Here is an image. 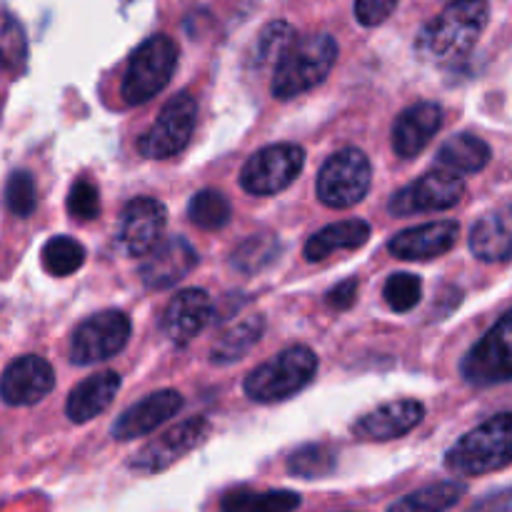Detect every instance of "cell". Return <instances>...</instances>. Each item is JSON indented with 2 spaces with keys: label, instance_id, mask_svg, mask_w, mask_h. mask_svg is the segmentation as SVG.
<instances>
[{
  "label": "cell",
  "instance_id": "obj_37",
  "mask_svg": "<svg viewBox=\"0 0 512 512\" xmlns=\"http://www.w3.org/2000/svg\"><path fill=\"white\" fill-rule=\"evenodd\" d=\"M400 0H355L353 10L355 18L365 28H375V25L385 23V20L393 15V10L398 8Z\"/></svg>",
  "mask_w": 512,
  "mask_h": 512
},
{
  "label": "cell",
  "instance_id": "obj_28",
  "mask_svg": "<svg viewBox=\"0 0 512 512\" xmlns=\"http://www.w3.org/2000/svg\"><path fill=\"white\" fill-rule=\"evenodd\" d=\"M280 255V240L275 235H250L230 255V265L245 275L260 273Z\"/></svg>",
  "mask_w": 512,
  "mask_h": 512
},
{
  "label": "cell",
  "instance_id": "obj_26",
  "mask_svg": "<svg viewBox=\"0 0 512 512\" xmlns=\"http://www.w3.org/2000/svg\"><path fill=\"white\" fill-rule=\"evenodd\" d=\"M300 495L293 490H230L220 500V512H293Z\"/></svg>",
  "mask_w": 512,
  "mask_h": 512
},
{
  "label": "cell",
  "instance_id": "obj_20",
  "mask_svg": "<svg viewBox=\"0 0 512 512\" xmlns=\"http://www.w3.org/2000/svg\"><path fill=\"white\" fill-rule=\"evenodd\" d=\"M443 125V108L438 103H415L395 118L393 150L400 158H415L428 148Z\"/></svg>",
  "mask_w": 512,
  "mask_h": 512
},
{
  "label": "cell",
  "instance_id": "obj_14",
  "mask_svg": "<svg viewBox=\"0 0 512 512\" xmlns=\"http://www.w3.org/2000/svg\"><path fill=\"white\" fill-rule=\"evenodd\" d=\"M53 388L55 370L40 355H23V358L13 360L0 375V398L13 408L40 403Z\"/></svg>",
  "mask_w": 512,
  "mask_h": 512
},
{
  "label": "cell",
  "instance_id": "obj_35",
  "mask_svg": "<svg viewBox=\"0 0 512 512\" xmlns=\"http://www.w3.org/2000/svg\"><path fill=\"white\" fill-rule=\"evenodd\" d=\"M35 180L28 170H15L5 185V205L15 218H30L35 210Z\"/></svg>",
  "mask_w": 512,
  "mask_h": 512
},
{
  "label": "cell",
  "instance_id": "obj_31",
  "mask_svg": "<svg viewBox=\"0 0 512 512\" xmlns=\"http://www.w3.org/2000/svg\"><path fill=\"white\" fill-rule=\"evenodd\" d=\"M85 248L75 238L68 235H55L43 248V268L55 278L73 275L75 270L83 268Z\"/></svg>",
  "mask_w": 512,
  "mask_h": 512
},
{
  "label": "cell",
  "instance_id": "obj_2",
  "mask_svg": "<svg viewBox=\"0 0 512 512\" xmlns=\"http://www.w3.org/2000/svg\"><path fill=\"white\" fill-rule=\"evenodd\" d=\"M338 60V43L328 33H313L295 40L275 65L270 93L278 100H293L318 88Z\"/></svg>",
  "mask_w": 512,
  "mask_h": 512
},
{
  "label": "cell",
  "instance_id": "obj_24",
  "mask_svg": "<svg viewBox=\"0 0 512 512\" xmlns=\"http://www.w3.org/2000/svg\"><path fill=\"white\" fill-rule=\"evenodd\" d=\"M438 165L453 175L480 173L490 163V145L470 133L445 140L438 150Z\"/></svg>",
  "mask_w": 512,
  "mask_h": 512
},
{
  "label": "cell",
  "instance_id": "obj_13",
  "mask_svg": "<svg viewBox=\"0 0 512 512\" xmlns=\"http://www.w3.org/2000/svg\"><path fill=\"white\" fill-rule=\"evenodd\" d=\"M168 210L155 198H135L120 213L118 240L130 258H145L163 243Z\"/></svg>",
  "mask_w": 512,
  "mask_h": 512
},
{
  "label": "cell",
  "instance_id": "obj_5",
  "mask_svg": "<svg viewBox=\"0 0 512 512\" xmlns=\"http://www.w3.org/2000/svg\"><path fill=\"white\" fill-rule=\"evenodd\" d=\"M178 65V45L168 35H153L130 58L120 95L128 105H143L170 83Z\"/></svg>",
  "mask_w": 512,
  "mask_h": 512
},
{
  "label": "cell",
  "instance_id": "obj_32",
  "mask_svg": "<svg viewBox=\"0 0 512 512\" xmlns=\"http://www.w3.org/2000/svg\"><path fill=\"white\" fill-rule=\"evenodd\" d=\"M335 465H338V455L328 445H305L288 458V473L303 480L328 478Z\"/></svg>",
  "mask_w": 512,
  "mask_h": 512
},
{
  "label": "cell",
  "instance_id": "obj_16",
  "mask_svg": "<svg viewBox=\"0 0 512 512\" xmlns=\"http://www.w3.org/2000/svg\"><path fill=\"white\" fill-rule=\"evenodd\" d=\"M423 418V403L410 398L395 400V403H385L365 413L353 425V435L360 440H368V443H388V440L403 438L410 430L418 428Z\"/></svg>",
  "mask_w": 512,
  "mask_h": 512
},
{
  "label": "cell",
  "instance_id": "obj_22",
  "mask_svg": "<svg viewBox=\"0 0 512 512\" xmlns=\"http://www.w3.org/2000/svg\"><path fill=\"white\" fill-rule=\"evenodd\" d=\"M470 250L475 258L498 263L512 258V203L493 210L470 230Z\"/></svg>",
  "mask_w": 512,
  "mask_h": 512
},
{
  "label": "cell",
  "instance_id": "obj_34",
  "mask_svg": "<svg viewBox=\"0 0 512 512\" xmlns=\"http://www.w3.org/2000/svg\"><path fill=\"white\" fill-rule=\"evenodd\" d=\"M385 303L395 310V313H408L420 303L423 295V280L413 273H395L385 280Z\"/></svg>",
  "mask_w": 512,
  "mask_h": 512
},
{
  "label": "cell",
  "instance_id": "obj_4",
  "mask_svg": "<svg viewBox=\"0 0 512 512\" xmlns=\"http://www.w3.org/2000/svg\"><path fill=\"white\" fill-rule=\"evenodd\" d=\"M315 373H318V355L308 345H293L268 363L258 365L245 378V395L255 403H280L308 388Z\"/></svg>",
  "mask_w": 512,
  "mask_h": 512
},
{
  "label": "cell",
  "instance_id": "obj_25",
  "mask_svg": "<svg viewBox=\"0 0 512 512\" xmlns=\"http://www.w3.org/2000/svg\"><path fill=\"white\" fill-rule=\"evenodd\" d=\"M263 330L265 320L260 315H250V318L238 320V323H233L218 335V340L213 343V350H210V358L218 365L238 363V360H243L258 345V340L263 338Z\"/></svg>",
  "mask_w": 512,
  "mask_h": 512
},
{
  "label": "cell",
  "instance_id": "obj_27",
  "mask_svg": "<svg viewBox=\"0 0 512 512\" xmlns=\"http://www.w3.org/2000/svg\"><path fill=\"white\" fill-rule=\"evenodd\" d=\"M465 495V485L455 480H443V483L425 485L415 493L405 495L398 503H393L388 512H448L460 503Z\"/></svg>",
  "mask_w": 512,
  "mask_h": 512
},
{
  "label": "cell",
  "instance_id": "obj_15",
  "mask_svg": "<svg viewBox=\"0 0 512 512\" xmlns=\"http://www.w3.org/2000/svg\"><path fill=\"white\" fill-rule=\"evenodd\" d=\"M195 265H198V250L190 245L188 238L175 235V238H165L153 253L145 255L140 265V278L145 288L165 290L180 283Z\"/></svg>",
  "mask_w": 512,
  "mask_h": 512
},
{
  "label": "cell",
  "instance_id": "obj_30",
  "mask_svg": "<svg viewBox=\"0 0 512 512\" xmlns=\"http://www.w3.org/2000/svg\"><path fill=\"white\" fill-rule=\"evenodd\" d=\"M230 200L220 190L205 188L195 193L188 203V218L203 230H220L230 223Z\"/></svg>",
  "mask_w": 512,
  "mask_h": 512
},
{
  "label": "cell",
  "instance_id": "obj_10",
  "mask_svg": "<svg viewBox=\"0 0 512 512\" xmlns=\"http://www.w3.org/2000/svg\"><path fill=\"white\" fill-rule=\"evenodd\" d=\"M460 370L473 385H498L512 380V310L468 350Z\"/></svg>",
  "mask_w": 512,
  "mask_h": 512
},
{
  "label": "cell",
  "instance_id": "obj_23",
  "mask_svg": "<svg viewBox=\"0 0 512 512\" xmlns=\"http://www.w3.org/2000/svg\"><path fill=\"white\" fill-rule=\"evenodd\" d=\"M370 238V225L365 220L353 218L343 220V223H333L328 228L318 230L313 238L305 243V260L310 263H320V260L330 258L333 253H343V250L363 248Z\"/></svg>",
  "mask_w": 512,
  "mask_h": 512
},
{
  "label": "cell",
  "instance_id": "obj_8",
  "mask_svg": "<svg viewBox=\"0 0 512 512\" xmlns=\"http://www.w3.org/2000/svg\"><path fill=\"white\" fill-rule=\"evenodd\" d=\"M305 150L293 143H278L260 148L240 170V185L250 195L283 193L303 173Z\"/></svg>",
  "mask_w": 512,
  "mask_h": 512
},
{
  "label": "cell",
  "instance_id": "obj_21",
  "mask_svg": "<svg viewBox=\"0 0 512 512\" xmlns=\"http://www.w3.org/2000/svg\"><path fill=\"white\" fill-rule=\"evenodd\" d=\"M118 390L120 375L115 370H103V373L90 375V378H85L83 383H78L73 388L68 405H65V413H68V418L73 423H88V420L98 418L100 413H105L110 408Z\"/></svg>",
  "mask_w": 512,
  "mask_h": 512
},
{
  "label": "cell",
  "instance_id": "obj_12",
  "mask_svg": "<svg viewBox=\"0 0 512 512\" xmlns=\"http://www.w3.org/2000/svg\"><path fill=\"white\" fill-rule=\"evenodd\" d=\"M210 433V423L205 418H188L175 423L173 428L165 430L160 438L150 440L133 460L130 470L138 475H155L168 470L170 465L178 463L180 458L198 448Z\"/></svg>",
  "mask_w": 512,
  "mask_h": 512
},
{
  "label": "cell",
  "instance_id": "obj_6",
  "mask_svg": "<svg viewBox=\"0 0 512 512\" xmlns=\"http://www.w3.org/2000/svg\"><path fill=\"white\" fill-rule=\"evenodd\" d=\"M373 168L363 150L343 148L330 155L318 173V198L328 208H353L368 195Z\"/></svg>",
  "mask_w": 512,
  "mask_h": 512
},
{
  "label": "cell",
  "instance_id": "obj_33",
  "mask_svg": "<svg viewBox=\"0 0 512 512\" xmlns=\"http://www.w3.org/2000/svg\"><path fill=\"white\" fill-rule=\"evenodd\" d=\"M295 40L298 38H295L293 25L285 23V20H275V23L265 25L258 43H255V65L258 68H275Z\"/></svg>",
  "mask_w": 512,
  "mask_h": 512
},
{
  "label": "cell",
  "instance_id": "obj_9",
  "mask_svg": "<svg viewBox=\"0 0 512 512\" xmlns=\"http://www.w3.org/2000/svg\"><path fill=\"white\" fill-rule=\"evenodd\" d=\"M198 120V103L190 93H178L163 105L153 128L140 138L138 150L145 158L165 160L178 155L190 143Z\"/></svg>",
  "mask_w": 512,
  "mask_h": 512
},
{
  "label": "cell",
  "instance_id": "obj_18",
  "mask_svg": "<svg viewBox=\"0 0 512 512\" xmlns=\"http://www.w3.org/2000/svg\"><path fill=\"white\" fill-rule=\"evenodd\" d=\"M180 410H183V395L178 390H158V393H150L148 398L125 410L115 420L110 433H113L115 440H123V443L125 440L143 438V435L153 433L155 428L168 423L170 418H175Z\"/></svg>",
  "mask_w": 512,
  "mask_h": 512
},
{
  "label": "cell",
  "instance_id": "obj_19",
  "mask_svg": "<svg viewBox=\"0 0 512 512\" xmlns=\"http://www.w3.org/2000/svg\"><path fill=\"white\" fill-rule=\"evenodd\" d=\"M460 225L455 220H438L393 235L388 250L400 260H433L450 253L458 243Z\"/></svg>",
  "mask_w": 512,
  "mask_h": 512
},
{
  "label": "cell",
  "instance_id": "obj_36",
  "mask_svg": "<svg viewBox=\"0 0 512 512\" xmlns=\"http://www.w3.org/2000/svg\"><path fill=\"white\" fill-rule=\"evenodd\" d=\"M68 213L78 220H93L100 215L98 188L88 180H78L68 193Z\"/></svg>",
  "mask_w": 512,
  "mask_h": 512
},
{
  "label": "cell",
  "instance_id": "obj_38",
  "mask_svg": "<svg viewBox=\"0 0 512 512\" xmlns=\"http://www.w3.org/2000/svg\"><path fill=\"white\" fill-rule=\"evenodd\" d=\"M355 295H358V280L348 278L343 283L335 285L328 293V305L335 310H348L355 303Z\"/></svg>",
  "mask_w": 512,
  "mask_h": 512
},
{
  "label": "cell",
  "instance_id": "obj_29",
  "mask_svg": "<svg viewBox=\"0 0 512 512\" xmlns=\"http://www.w3.org/2000/svg\"><path fill=\"white\" fill-rule=\"evenodd\" d=\"M28 63V38L8 10H0V73H20Z\"/></svg>",
  "mask_w": 512,
  "mask_h": 512
},
{
  "label": "cell",
  "instance_id": "obj_11",
  "mask_svg": "<svg viewBox=\"0 0 512 512\" xmlns=\"http://www.w3.org/2000/svg\"><path fill=\"white\" fill-rule=\"evenodd\" d=\"M465 180L460 175L448 173V170H435L425 173L415 183L405 185L403 190L393 195L388 210L398 218L418 213H438V210H450L463 200Z\"/></svg>",
  "mask_w": 512,
  "mask_h": 512
},
{
  "label": "cell",
  "instance_id": "obj_39",
  "mask_svg": "<svg viewBox=\"0 0 512 512\" xmlns=\"http://www.w3.org/2000/svg\"><path fill=\"white\" fill-rule=\"evenodd\" d=\"M512 508V490H498V493H490L485 498H480L478 503L470 505L465 512H510Z\"/></svg>",
  "mask_w": 512,
  "mask_h": 512
},
{
  "label": "cell",
  "instance_id": "obj_7",
  "mask_svg": "<svg viewBox=\"0 0 512 512\" xmlns=\"http://www.w3.org/2000/svg\"><path fill=\"white\" fill-rule=\"evenodd\" d=\"M130 318L123 310H100L75 328L70 363L95 365L115 358L130 340Z\"/></svg>",
  "mask_w": 512,
  "mask_h": 512
},
{
  "label": "cell",
  "instance_id": "obj_17",
  "mask_svg": "<svg viewBox=\"0 0 512 512\" xmlns=\"http://www.w3.org/2000/svg\"><path fill=\"white\" fill-rule=\"evenodd\" d=\"M210 318H213V300L205 290H180L163 313V333L170 343L188 345L208 328Z\"/></svg>",
  "mask_w": 512,
  "mask_h": 512
},
{
  "label": "cell",
  "instance_id": "obj_3",
  "mask_svg": "<svg viewBox=\"0 0 512 512\" xmlns=\"http://www.w3.org/2000/svg\"><path fill=\"white\" fill-rule=\"evenodd\" d=\"M512 465V413L485 420L458 440L445 455V468L455 475H488Z\"/></svg>",
  "mask_w": 512,
  "mask_h": 512
},
{
  "label": "cell",
  "instance_id": "obj_1",
  "mask_svg": "<svg viewBox=\"0 0 512 512\" xmlns=\"http://www.w3.org/2000/svg\"><path fill=\"white\" fill-rule=\"evenodd\" d=\"M490 18L488 0H450L418 35V53L433 63H455L478 45Z\"/></svg>",
  "mask_w": 512,
  "mask_h": 512
}]
</instances>
